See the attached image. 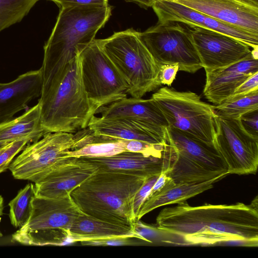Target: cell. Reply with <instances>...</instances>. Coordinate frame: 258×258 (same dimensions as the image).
Listing matches in <instances>:
<instances>
[{"mask_svg":"<svg viewBox=\"0 0 258 258\" xmlns=\"http://www.w3.org/2000/svg\"><path fill=\"white\" fill-rule=\"evenodd\" d=\"M257 200L250 205L205 204L191 206L186 201L163 209L156 226L191 245L241 242L258 245Z\"/></svg>","mask_w":258,"mask_h":258,"instance_id":"6da1fadb","label":"cell"},{"mask_svg":"<svg viewBox=\"0 0 258 258\" xmlns=\"http://www.w3.org/2000/svg\"><path fill=\"white\" fill-rule=\"evenodd\" d=\"M111 7H61L56 23L44 46L42 90L58 83L69 63L94 39L111 15Z\"/></svg>","mask_w":258,"mask_h":258,"instance_id":"7a4b0ae2","label":"cell"},{"mask_svg":"<svg viewBox=\"0 0 258 258\" xmlns=\"http://www.w3.org/2000/svg\"><path fill=\"white\" fill-rule=\"evenodd\" d=\"M146 179L97 170L70 195L82 213L104 221L132 227L135 221L134 197Z\"/></svg>","mask_w":258,"mask_h":258,"instance_id":"3957f363","label":"cell"},{"mask_svg":"<svg viewBox=\"0 0 258 258\" xmlns=\"http://www.w3.org/2000/svg\"><path fill=\"white\" fill-rule=\"evenodd\" d=\"M80 55L69 63L58 83L41 91L38 102L47 133L77 132L87 127L96 113L83 85Z\"/></svg>","mask_w":258,"mask_h":258,"instance_id":"277c9868","label":"cell"},{"mask_svg":"<svg viewBox=\"0 0 258 258\" xmlns=\"http://www.w3.org/2000/svg\"><path fill=\"white\" fill-rule=\"evenodd\" d=\"M96 40L127 83V93L132 97L141 98L162 86L160 66L140 39L139 32L128 29Z\"/></svg>","mask_w":258,"mask_h":258,"instance_id":"5b68a950","label":"cell"},{"mask_svg":"<svg viewBox=\"0 0 258 258\" xmlns=\"http://www.w3.org/2000/svg\"><path fill=\"white\" fill-rule=\"evenodd\" d=\"M167 142L173 153L166 175L175 183H200L228 174L227 164L214 147L168 126Z\"/></svg>","mask_w":258,"mask_h":258,"instance_id":"8992f818","label":"cell"},{"mask_svg":"<svg viewBox=\"0 0 258 258\" xmlns=\"http://www.w3.org/2000/svg\"><path fill=\"white\" fill-rule=\"evenodd\" d=\"M157 103L169 126L184 132L209 144L215 136L213 105L203 101L191 91L162 87L151 97Z\"/></svg>","mask_w":258,"mask_h":258,"instance_id":"52a82bcc","label":"cell"},{"mask_svg":"<svg viewBox=\"0 0 258 258\" xmlns=\"http://www.w3.org/2000/svg\"><path fill=\"white\" fill-rule=\"evenodd\" d=\"M80 56L84 89L96 112L101 107L126 98L127 83L96 39Z\"/></svg>","mask_w":258,"mask_h":258,"instance_id":"ba28073f","label":"cell"},{"mask_svg":"<svg viewBox=\"0 0 258 258\" xmlns=\"http://www.w3.org/2000/svg\"><path fill=\"white\" fill-rule=\"evenodd\" d=\"M139 35L159 66L177 64L189 73L203 68L189 29L179 23H158Z\"/></svg>","mask_w":258,"mask_h":258,"instance_id":"9c48e42d","label":"cell"},{"mask_svg":"<svg viewBox=\"0 0 258 258\" xmlns=\"http://www.w3.org/2000/svg\"><path fill=\"white\" fill-rule=\"evenodd\" d=\"M214 145L225 161L229 174L255 173L258 166V138L248 133L240 120L215 116Z\"/></svg>","mask_w":258,"mask_h":258,"instance_id":"30bf717a","label":"cell"},{"mask_svg":"<svg viewBox=\"0 0 258 258\" xmlns=\"http://www.w3.org/2000/svg\"><path fill=\"white\" fill-rule=\"evenodd\" d=\"M74 144L72 133H48L38 141L26 145L9 169L15 178L34 182L68 157L67 153Z\"/></svg>","mask_w":258,"mask_h":258,"instance_id":"8fae6325","label":"cell"},{"mask_svg":"<svg viewBox=\"0 0 258 258\" xmlns=\"http://www.w3.org/2000/svg\"><path fill=\"white\" fill-rule=\"evenodd\" d=\"M188 29L206 72L224 68L250 55V47L227 35L200 27Z\"/></svg>","mask_w":258,"mask_h":258,"instance_id":"7c38bea8","label":"cell"},{"mask_svg":"<svg viewBox=\"0 0 258 258\" xmlns=\"http://www.w3.org/2000/svg\"><path fill=\"white\" fill-rule=\"evenodd\" d=\"M97 170L80 157H68L34 182L36 196L54 199L69 196Z\"/></svg>","mask_w":258,"mask_h":258,"instance_id":"4fadbf2b","label":"cell"},{"mask_svg":"<svg viewBox=\"0 0 258 258\" xmlns=\"http://www.w3.org/2000/svg\"><path fill=\"white\" fill-rule=\"evenodd\" d=\"M172 155V150L168 144L161 157L147 156L126 151L109 157L80 158L97 167L98 171L148 178L165 173L170 166Z\"/></svg>","mask_w":258,"mask_h":258,"instance_id":"5bb4252c","label":"cell"},{"mask_svg":"<svg viewBox=\"0 0 258 258\" xmlns=\"http://www.w3.org/2000/svg\"><path fill=\"white\" fill-rule=\"evenodd\" d=\"M175 1L258 36V3L256 0Z\"/></svg>","mask_w":258,"mask_h":258,"instance_id":"9a60e30c","label":"cell"},{"mask_svg":"<svg viewBox=\"0 0 258 258\" xmlns=\"http://www.w3.org/2000/svg\"><path fill=\"white\" fill-rule=\"evenodd\" d=\"M99 111L103 118H125L135 121L167 142L168 122L152 97L148 99L125 98L99 108L96 113Z\"/></svg>","mask_w":258,"mask_h":258,"instance_id":"2e32d148","label":"cell"},{"mask_svg":"<svg viewBox=\"0 0 258 258\" xmlns=\"http://www.w3.org/2000/svg\"><path fill=\"white\" fill-rule=\"evenodd\" d=\"M30 216L19 230L47 229H69L82 213L70 195L61 198L36 196L32 200Z\"/></svg>","mask_w":258,"mask_h":258,"instance_id":"e0dca14e","label":"cell"},{"mask_svg":"<svg viewBox=\"0 0 258 258\" xmlns=\"http://www.w3.org/2000/svg\"><path fill=\"white\" fill-rule=\"evenodd\" d=\"M258 72V59L251 54L224 68L206 72L205 97L215 105L222 103L248 78Z\"/></svg>","mask_w":258,"mask_h":258,"instance_id":"ac0fdd59","label":"cell"},{"mask_svg":"<svg viewBox=\"0 0 258 258\" xmlns=\"http://www.w3.org/2000/svg\"><path fill=\"white\" fill-rule=\"evenodd\" d=\"M42 85L41 68L19 75L10 82L0 83V123L13 118L40 97Z\"/></svg>","mask_w":258,"mask_h":258,"instance_id":"d6986e66","label":"cell"},{"mask_svg":"<svg viewBox=\"0 0 258 258\" xmlns=\"http://www.w3.org/2000/svg\"><path fill=\"white\" fill-rule=\"evenodd\" d=\"M225 176H221L210 180L200 183H175L170 177L160 190L148 196L142 205L137 220L152 210L161 206L181 204L213 187V183Z\"/></svg>","mask_w":258,"mask_h":258,"instance_id":"ffe728a7","label":"cell"},{"mask_svg":"<svg viewBox=\"0 0 258 258\" xmlns=\"http://www.w3.org/2000/svg\"><path fill=\"white\" fill-rule=\"evenodd\" d=\"M88 126L97 135L113 139L140 140L164 146L168 144L140 123L128 118H103L93 115Z\"/></svg>","mask_w":258,"mask_h":258,"instance_id":"44dd1931","label":"cell"},{"mask_svg":"<svg viewBox=\"0 0 258 258\" xmlns=\"http://www.w3.org/2000/svg\"><path fill=\"white\" fill-rule=\"evenodd\" d=\"M47 133L41 124L38 102L20 116L0 123V146L24 140L34 142Z\"/></svg>","mask_w":258,"mask_h":258,"instance_id":"7402d4cb","label":"cell"},{"mask_svg":"<svg viewBox=\"0 0 258 258\" xmlns=\"http://www.w3.org/2000/svg\"><path fill=\"white\" fill-rule=\"evenodd\" d=\"M74 140L67 157H109L126 151L123 140L97 135L88 126L78 131Z\"/></svg>","mask_w":258,"mask_h":258,"instance_id":"603a6c76","label":"cell"},{"mask_svg":"<svg viewBox=\"0 0 258 258\" xmlns=\"http://www.w3.org/2000/svg\"><path fill=\"white\" fill-rule=\"evenodd\" d=\"M67 230L74 242L117 236L137 238L132 227L104 221L83 213Z\"/></svg>","mask_w":258,"mask_h":258,"instance_id":"cb8c5ba5","label":"cell"},{"mask_svg":"<svg viewBox=\"0 0 258 258\" xmlns=\"http://www.w3.org/2000/svg\"><path fill=\"white\" fill-rule=\"evenodd\" d=\"M12 240L29 245H63L74 242L67 229H47L33 231L17 230Z\"/></svg>","mask_w":258,"mask_h":258,"instance_id":"d4e9b609","label":"cell"},{"mask_svg":"<svg viewBox=\"0 0 258 258\" xmlns=\"http://www.w3.org/2000/svg\"><path fill=\"white\" fill-rule=\"evenodd\" d=\"M35 195L34 184L29 183L9 202V217L14 227L21 228L27 222L31 215L32 201Z\"/></svg>","mask_w":258,"mask_h":258,"instance_id":"484cf974","label":"cell"},{"mask_svg":"<svg viewBox=\"0 0 258 258\" xmlns=\"http://www.w3.org/2000/svg\"><path fill=\"white\" fill-rule=\"evenodd\" d=\"M258 109V91L241 97L227 99L213 105L216 116L228 119H238L242 115Z\"/></svg>","mask_w":258,"mask_h":258,"instance_id":"4316f807","label":"cell"},{"mask_svg":"<svg viewBox=\"0 0 258 258\" xmlns=\"http://www.w3.org/2000/svg\"><path fill=\"white\" fill-rule=\"evenodd\" d=\"M39 0H0V31L20 22Z\"/></svg>","mask_w":258,"mask_h":258,"instance_id":"83f0119b","label":"cell"},{"mask_svg":"<svg viewBox=\"0 0 258 258\" xmlns=\"http://www.w3.org/2000/svg\"><path fill=\"white\" fill-rule=\"evenodd\" d=\"M126 151L139 153L147 156L161 157L165 146L136 140H123Z\"/></svg>","mask_w":258,"mask_h":258,"instance_id":"f1b7e54d","label":"cell"},{"mask_svg":"<svg viewBox=\"0 0 258 258\" xmlns=\"http://www.w3.org/2000/svg\"><path fill=\"white\" fill-rule=\"evenodd\" d=\"M132 227L138 238L149 243L161 240V238L165 232L158 228L156 226L147 224L140 220L135 221Z\"/></svg>","mask_w":258,"mask_h":258,"instance_id":"f546056e","label":"cell"},{"mask_svg":"<svg viewBox=\"0 0 258 258\" xmlns=\"http://www.w3.org/2000/svg\"><path fill=\"white\" fill-rule=\"evenodd\" d=\"M84 245L124 246L148 244L149 243L134 237L117 236L80 242Z\"/></svg>","mask_w":258,"mask_h":258,"instance_id":"4dcf8cb0","label":"cell"},{"mask_svg":"<svg viewBox=\"0 0 258 258\" xmlns=\"http://www.w3.org/2000/svg\"><path fill=\"white\" fill-rule=\"evenodd\" d=\"M29 142L27 140L13 142L0 154V173L9 168L14 157L22 151Z\"/></svg>","mask_w":258,"mask_h":258,"instance_id":"1f68e13d","label":"cell"},{"mask_svg":"<svg viewBox=\"0 0 258 258\" xmlns=\"http://www.w3.org/2000/svg\"><path fill=\"white\" fill-rule=\"evenodd\" d=\"M159 175H157L146 178L143 185L136 192L133 202V213L135 221L137 220V216L142 205L149 196Z\"/></svg>","mask_w":258,"mask_h":258,"instance_id":"d6a6232c","label":"cell"},{"mask_svg":"<svg viewBox=\"0 0 258 258\" xmlns=\"http://www.w3.org/2000/svg\"><path fill=\"white\" fill-rule=\"evenodd\" d=\"M256 91H258V72L248 78L227 99H237Z\"/></svg>","mask_w":258,"mask_h":258,"instance_id":"836d02e7","label":"cell"},{"mask_svg":"<svg viewBox=\"0 0 258 258\" xmlns=\"http://www.w3.org/2000/svg\"><path fill=\"white\" fill-rule=\"evenodd\" d=\"M239 119L246 131L258 138V109L242 115Z\"/></svg>","mask_w":258,"mask_h":258,"instance_id":"e575fe53","label":"cell"},{"mask_svg":"<svg viewBox=\"0 0 258 258\" xmlns=\"http://www.w3.org/2000/svg\"><path fill=\"white\" fill-rule=\"evenodd\" d=\"M179 67L177 64H163L160 66L159 79L161 84L170 86L175 80Z\"/></svg>","mask_w":258,"mask_h":258,"instance_id":"d590c367","label":"cell"},{"mask_svg":"<svg viewBox=\"0 0 258 258\" xmlns=\"http://www.w3.org/2000/svg\"><path fill=\"white\" fill-rule=\"evenodd\" d=\"M54 2L60 8L81 6H104L108 0H49Z\"/></svg>","mask_w":258,"mask_h":258,"instance_id":"8d00e7d4","label":"cell"},{"mask_svg":"<svg viewBox=\"0 0 258 258\" xmlns=\"http://www.w3.org/2000/svg\"><path fill=\"white\" fill-rule=\"evenodd\" d=\"M169 178V177L166 175L165 173H162L154 184L149 196L153 194L162 188L167 183Z\"/></svg>","mask_w":258,"mask_h":258,"instance_id":"74e56055","label":"cell"},{"mask_svg":"<svg viewBox=\"0 0 258 258\" xmlns=\"http://www.w3.org/2000/svg\"><path fill=\"white\" fill-rule=\"evenodd\" d=\"M127 2H132L135 3L145 9L151 7L153 0H125Z\"/></svg>","mask_w":258,"mask_h":258,"instance_id":"f35d334b","label":"cell"},{"mask_svg":"<svg viewBox=\"0 0 258 258\" xmlns=\"http://www.w3.org/2000/svg\"><path fill=\"white\" fill-rule=\"evenodd\" d=\"M4 209V199L2 196L0 195V221L1 220V217L3 215ZM2 236V234L0 232V237Z\"/></svg>","mask_w":258,"mask_h":258,"instance_id":"ab89813d","label":"cell"},{"mask_svg":"<svg viewBox=\"0 0 258 258\" xmlns=\"http://www.w3.org/2000/svg\"><path fill=\"white\" fill-rule=\"evenodd\" d=\"M11 144L12 143L0 146V154L7 148H8Z\"/></svg>","mask_w":258,"mask_h":258,"instance_id":"60d3db41","label":"cell"},{"mask_svg":"<svg viewBox=\"0 0 258 258\" xmlns=\"http://www.w3.org/2000/svg\"><path fill=\"white\" fill-rule=\"evenodd\" d=\"M256 1H257V0H256Z\"/></svg>","mask_w":258,"mask_h":258,"instance_id":"b9f144b4","label":"cell"}]
</instances>
